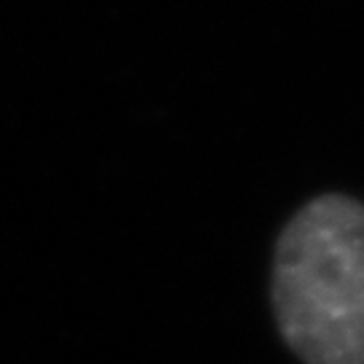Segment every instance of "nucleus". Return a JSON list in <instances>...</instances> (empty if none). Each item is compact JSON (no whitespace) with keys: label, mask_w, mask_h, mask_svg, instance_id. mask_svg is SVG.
Instances as JSON below:
<instances>
[{"label":"nucleus","mask_w":364,"mask_h":364,"mask_svg":"<svg viewBox=\"0 0 364 364\" xmlns=\"http://www.w3.org/2000/svg\"><path fill=\"white\" fill-rule=\"evenodd\" d=\"M278 332L302 364H364V203L313 197L287 221L273 254Z\"/></svg>","instance_id":"nucleus-1"}]
</instances>
